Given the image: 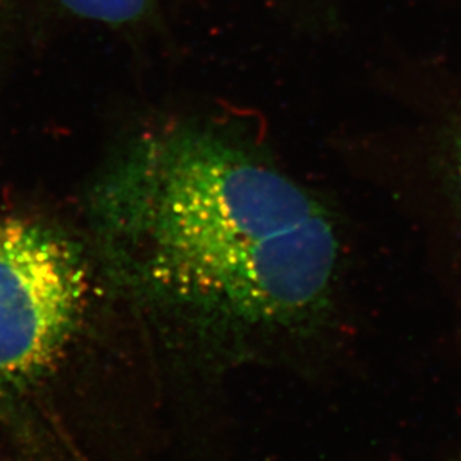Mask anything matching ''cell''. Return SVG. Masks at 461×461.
<instances>
[{
    "label": "cell",
    "instance_id": "3",
    "mask_svg": "<svg viewBox=\"0 0 461 461\" xmlns=\"http://www.w3.org/2000/svg\"><path fill=\"white\" fill-rule=\"evenodd\" d=\"M59 4L77 17L124 26L142 22L151 13L155 0H59Z\"/></svg>",
    "mask_w": 461,
    "mask_h": 461
},
{
    "label": "cell",
    "instance_id": "4",
    "mask_svg": "<svg viewBox=\"0 0 461 461\" xmlns=\"http://www.w3.org/2000/svg\"><path fill=\"white\" fill-rule=\"evenodd\" d=\"M457 182H458V187H460V194H461V137H460V140H458Z\"/></svg>",
    "mask_w": 461,
    "mask_h": 461
},
{
    "label": "cell",
    "instance_id": "1",
    "mask_svg": "<svg viewBox=\"0 0 461 461\" xmlns=\"http://www.w3.org/2000/svg\"><path fill=\"white\" fill-rule=\"evenodd\" d=\"M89 219L117 288L212 367L324 320L338 230L311 192L213 131L135 137L95 185Z\"/></svg>",
    "mask_w": 461,
    "mask_h": 461
},
{
    "label": "cell",
    "instance_id": "2",
    "mask_svg": "<svg viewBox=\"0 0 461 461\" xmlns=\"http://www.w3.org/2000/svg\"><path fill=\"white\" fill-rule=\"evenodd\" d=\"M89 277L80 249L60 230L0 218V397L45 381L80 329Z\"/></svg>",
    "mask_w": 461,
    "mask_h": 461
}]
</instances>
